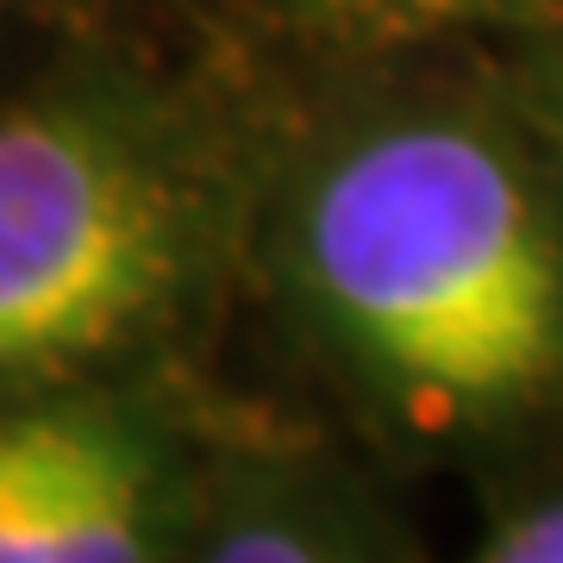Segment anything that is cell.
Instances as JSON below:
<instances>
[{"label": "cell", "mask_w": 563, "mask_h": 563, "mask_svg": "<svg viewBox=\"0 0 563 563\" xmlns=\"http://www.w3.org/2000/svg\"><path fill=\"white\" fill-rule=\"evenodd\" d=\"M169 532V476L125 413L0 395V563H132Z\"/></svg>", "instance_id": "obj_3"}, {"label": "cell", "mask_w": 563, "mask_h": 563, "mask_svg": "<svg viewBox=\"0 0 563 563\" xmlns=\"http://www.w3.org/2000/svg\"><path fill=\"white\" fill-rule=\"evenodd\" d=\"M520 125L563 169V13L532 32V51L520 63Z\"/></svg>", "instance_id": "obj_5"}, {"label": "cell", "mask_w": 563, "mask_h": 563, "mask_svg": "<svg viewBox=\"0 0 563 563\" xmlns=\"http://www.w3.org/2000/svg\"><path fill=\"white\" fill-rule=\"evenodd\" d=\"M213 244V169L169 107L57 88L0 113V395L157 332Z\"/></svg>", "instance_id": "obj_2"}, {"label": "cell", "mask_w": 563, "mask_h": 563, "mask_svg": "<svg viewBox=\"0 0 563 563\" xmlns=\"http://www.w3.org/2000/svg\"><path fill=\"white\" fill-rule=\"evenodd\" d=\"M269 7L339 51H413L507 25L539 32L563 13V0H269Z\"/></svg>", "instance_id": "obj_4"}, {"label": "cell", "mask_w": 563, "mask_h": 563, "mask_svg": "<svg viewBox=\"0 0 563 563\" xmlns=\"http://www.w3.org/2000/svg\"><path fill=\"white\" fill-rule=\"evenodd\" d=\"M483 558L495 563H563V495L551 501H526L507 520L488 526Z\"/></svg>", "instance_id": "obj_6"}, {"label": "cell", "mask_w": 563, "mask_h": 563, "mask_svg": "<svg viewBox=\"0 0 563 563\" xmlns=\"http://www.w3.org/2000/svg\"><path fill=\"white\" fill-rule=\"evenodd\" d=\"M563 169L457 101L325 132L288 188L282 263L325 351L426 439L563 407Z\"/></svg>", "instance_id": "obj_1"}]
</instances>
